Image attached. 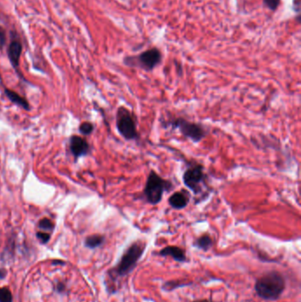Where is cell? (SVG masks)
<instances>
[{"instance_id":"1","label":"cell","mask_w":301,"mask_h":302,"mask_svg":"<svg viewBox=\"0 0 301 302\" xmlns=\"http://www.w3.org/2000/svg\"><path fill=\"white\" fill-rule=\"evenodd\" d=\"M173 189L174 184L171 180L163 178L152 169L147 177L140 198L147 204L156 206L161 202L164 193L171 192Z\"/></svg>"},{"instance_id":"2","label":"cell","mask_w":301,"mask_h":302,"mask_svg":"<svg viewBox=\"0 0 301 302\" xmlns=\"http://www.w3.org/2000/svg\"><path fill=\"white\" fill-rule=\"evenodd\" d=\"M286 282L284 276L278 272H267L258 278L254 289L260 298L274 302L281 297L285 290Z\"/></svg>"},{"instance_id":"3","label":"cell","mask_w":301,"mask_h":302,"mask_svg":"<svg viewBox=\"0 0 301 302\" xmlns=\"http://www.w3.org/2000/svg\"><path fill=\"white\" fill-rule=\"evenodd\" d=\"M164 128L170 127L171 130H178L184 138L193 143H200L209 135V131L202 124L193 122L183 117H175L169 120L162 121Z\"/></svg>"},{"instance_id":"4","label":"cell","mask_w":301,"mask_h":302,"mask_svg":"<svg viewBox=\"0 0 301 302\" xmlns=\"http://www.w3.org/2000/svg\"><path fill=\"white\" fill-rule=\"evenodd\" d=\"M146 247H147V243L141 240L133 242L123 254L118 265L112 270L115 276L123 277L130 274L135 270L140 258L142 257Z\"/></svg>"},{"instance_id":"5","label":"cell","mask_w":301,"mask_h":302,"mask_svg":"<svg viewBox=\"0 0 301 302\" xmlns=\"http://www.w3.org/2000/svg\"><path fill=\"white\" fill-rule=\"evenodd\" d=\"M116 127L124 140L132 141L140 139L137 117L126 106H119L117 110Z\"/></svg>"},{"instance_id":"6","label":"cell","mask_w":301,"mask_h":302,"mask_svg":"<svg viewBox=\"0 0 301 302\" xmlns=\"http://www.w3.org/2000/svg\"><path fill=\"white\" fill-rule=\"evenodd\" d=\"M207 179L208 176L204 171V167L200 164L190 165L185 170L182 176L185 187L196 196L202 195L205 189H209Z\"/></svg>"},{"instance_id":"7","label":"cell","mask_w":301,"mask_h":302,"mask_svg":"<svg viewBox=\"0 0 301 302\" xmlns=\"http://www.w3.org/2000/svg\"><path fill=\"white\" fill-rule=\"evenodd\" d=\"M162 61V54L157 49H149L136 57H127L124 63L131 67H137L147 72H151Z\"/></svg>"},{"instance_id":"8","label":"cell","mask_w":301,"mask_h":302,"mask_svg":"<svg viewBox=\"0 0 301 302\" xmlns=\"http://www.w3.org/2000/svg\"><path fill=\"white\" fill-rule=\"evenodd\" d=\"M190 193L187 190L182 189L176 191L171 193L170 197L168 198V204L171 209L176 210H181L186 209L190 202Z\"/></svg>"},{"instance_id":"9","label":"cell","mask_w":301,"mask_h":302,"mask_svg":"<svg viewBox=\"0 0 301 302\" xmlns=\"http://www.w3.org/2000/svg\"><path fill=\"white\" fill-rule=\"evenodd\" d=\"M71 153L75 158H82L89 153L90 146L87 140L78 136H73L70 138Z\"/></svg>"},{"instance_id":"10","label":"cell","mask_w":301,"mask_h":302,"mask_svg":"<svg viewBox=\"0 0 301 302\" xmlns=\"http://www.w3.org/2000/svg\"><path fill=\"white\" fill-rule=\"evenodd\" d=\"M158 254L163 257L170 256L171 258L174 259L176 262H179V263H185L187 262V259H188L183 248L177 247V246H167L163 249L160 250Z\"/></svg>"},{"instance_id":"11","label":"cell","mask_w":301,"mask_h":302,"mask_svg":"<svg viewBox=\"0 0 301 302\" xmlns=\"http://www.w3.org/2000/svg\"><path fill=\"white\" fill-rule=\"evenodd\" d=\"M22 52V45L20 42L13 41L11 44H9L8 52H7L9 60L15 69H17L19 66Z\"/></svg>"},{"instance_id":"12","label":"cell","mask_w":301,"mask_h":302,"mask_svg":"<svg viewBox=\"0 0 301 302\" xmlns=\"http://www.w3.org/2000/svg\"><path fill=\"white\" fill-rule=\"evenodd\" d=\"M4 95L8 98L9 100L13 102V104L22 107V109L28 110L30 109V105L28 104V102L27 101L26 98L20 96L17 92L11 90L9 88H4Z\"/></svg>"},{"instance_id":"13","label":"cell","mask_w":301,"mask_h":302,"mask_svg":"<svg viewBox=\"0 0 301 302\" xmlns=\"http://www.w3.org/2000/svg\"><path fill=\"white\" fill-rule=\"evenodd\" d=\"M193 246L198 249L207 252L213 246V240H212V238L210 234L205 233V234H202L201 236L197 238L195 241L193 242Z\"/></svg>"},{"instance_id":"14","label":"cell","mask_w":301,"mask_h":302,"mask_svg":"<svg viewBox=\"0 0 301 302\" xmlns=\"http://www.w3.org/2000/svg\"><path fill=\"white\" fill-rule=\"evenodd\" d=\"M105 238L100 234H94L87 237L85 240V247L90 249H95L104 244Z\"/></svg>"},{"instance_id":"15","label":"cell","mask_w":301,"mask_h":302,"mask_svg":"<svg viewBox=\"0 0 301 302\" xmlns=\"http://www.w3.org/2000/svg\"><path fill=\"white\" fill-rule=\"evenodd\" d=\"M38 227L43 230V231H48V232H53V229L55 227L54 223L51 219H41L38 223Z\"/></svg>"},{"instance_id":"16","label":"cell","mask_w":301,"mask_h":302,"mask_svg":"<svg viewBox=\"0 0 301 302\" xmlns=\"http://www.w3.org/2000/svg\"><path fill=\"white\" fill-rule=\"evenodd\" d=\"M0 302H13V294L8 287H0Z\"/></svg>"},{"instance_id":"17","label":"cell","mask_w":301,"mask_h":302,"mask_svg":"<svg viewBox=\"0 0 301 302\" xmlns=\"http://www.w3.org/2000/svg\"><path fill=\"white\" fill-rule=\"evenodd\" d=\"M79 130L83 136H89L94 131V125L90 122H83L79 127Z\"/></svg>"},{"instance_id":"18","label":"cell","mask_w":301,"mask_h":302,"mask_svg":"<svg viewBox=\"0 0 301 302\" xmlns=\"http://www.w3.org/2000/svg\"><path fill=\"white\" fill-rule=\"evenodd\" d=\"M36 238L41 241L42 244H46L51 240V234L48 232H36Z\"/></svg>"},{"instance_id":"19","label":"cell","mask_w":301,"mask_h":302,"mask_svg":"<svg viewBox=\"0 0 301 302\" xmlns=\"http://www.w3.org/2000/svg\"><path fill=\"white\" fill-rule=\"evenodd\" d=\"M280 0H264V4L271 10H275L279 5Z\"/></svg>"},{"instance_id":"20","label":"cell","mask_w":301,"mask_h":302,"mask_svg":"<svg viewBox=\"0 0 301 302\" xmlns=\"http://www.w3.org/2000/svg\"><path fill=\"white\" fill-rule=\"evenodd\" d=\"M5 44V35L2 27H0V50L4 47Z\"/></svg>"},{"instance_id":"21","label":"cell","mask_w":301,"mask_h":302,"mask_svg":"<svg viewBox=\"0 0 301 302\" xmlns=\"http://www.w3.org/2000/svg\"><path fill=\"white\" fill-rule=\"evenodd\" d=\"M56 291H57V293H59V294L65 293L66 285H65L64 283H62V282H58L57 284V286H56Z\"/></svg>"},{"instance_id":"22","label":"cell","mask_w":301,"mask_h":302,"mask_svg":"<svg viewBox=\"0 0 301 302\" xmlns=\"http://www.w3.org/2000/svg\"><path fill=\"white\" fill-rule=\"evenodd\" d=\"M53 265H65L66 263L61 260H54L53 262Z\"/></svg>"},{"instance_id":"23","label":"cell","mask_w":301,"mask_h":302,"mask_svg":"<svg viewBox=\"0 0 301 302\" xmlns=\"http://www.w3.org/2000/svg\"><path fill=\"white\" fill-rule=\"evenodd\" d=\"M5 275H6V271H5V270H3V269H1V270H0V278H4Z\"/></svg>"},{"instance_id":"24","label":"cell","mask_w":301,"mask_h":302,"mask_svg":"<svg viewBox=\"0 0 301 302\" xmlns=\"http://www.w3.org/2000/svg\"><path fill=\"white\" fill-rule=\"evenodd\" d=\"M209 302V301H206V300H202V301H197V302Z\"/></svg>"}]
</instances>
